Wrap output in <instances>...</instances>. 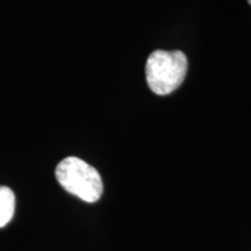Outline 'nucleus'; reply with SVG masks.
Returning a JSON list of instances; mask_svg holds the SVG:
<instances>
[{
    "label": "nucleus",
    "instance_id": "nucleus-1",
    "mask_svg": "<svg viewBox=\"0 0 251 251\" xmlns=\"http://www.w3.org/2000/svg\"><path fill=\"white\" fill-rule=\"evenodd\" d=\"M187 69V57L183 51L155 50L146 64L147 83L153 93L166 96L183 84Z\"/></svg>",
    "mask_w": 251,
    "mask_h": 251
},
{
    "label": "nucleus",
    "instance_id": "nucleus-2",
    "mask_svg": "<svg viewBox=\"0 0 251 251\" xmlns=\"http://www.w3.org/2000/svg\"><path fill=\"white\" fill-rule=\"evenodd\" d=\"M59 185L86 202H96L103 192L102 179L93 166L78 157H67L59 162L55 171Z\"/></svg>",
    "mask_w": 251,
    "mask_h": 251
},
{
    "label": "nucleus",
    "instance_id": "nucleus-3",
    "mask_svg": "<svg viewBox=\"0 0 251 251\" xmlns=\"http://www.w3.org/2000/svg\"><path fill=\"white\" fill-rule=\"evenodd\" d=\"M15 211V196L9 187H0V228L11 221Z\"/></svg>",
    "mask_w": 251,
    "mask_h": 251
},
{
    "label": "nucleus",
    "instance_id": "nucleus-4",
    "mask_svg": "<svg viewBox=\"0 0 251 251\" xmlns=\"http://www.w3.org/2000/svg\"><path fill=\"white\" fill-rule=\"evenodd\" d=\"M248 2H249V4L251 5V0H248Z\"/></svg>",
    "mask_w": 251,
    "mask_h": 251
}]
</instances>
